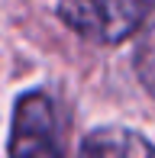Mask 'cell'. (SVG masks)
<instances>
[{"label": "cell", "instance_id": "obj_1", "mask_svg": "<svg viewBox=\"0 0 155 158\" xmlns=\"http://www.w3.org/2000/svg\"><path fill=\"white\" fill-rule=\"evenodd\" d=\"M155 10V0H61L58 16L81 39L116 45L129 39Z\"/></svg>", "mask_w": 155, "mask_h": 158}, {"label": "cell", "instance_id": "obj_2", "mask_svg": "<svg viewBox=\"0 0 155 158\" xmlns=\"http://www.w3.org/2000/svg\"><path fill=\"white\" fill-rule=\"evenodd\" d=\"M10 158H65L61 116L45 90H29L16 100L10 129Z\"/></svg>", "mask_w": 155, "mask_h": 158}, {"label": "cell", "instance_id": "obj_3", "mask_svg": "<svg viewBox=\"0 0 155 158\" xmlns=\"http://www.w3.org/2000/svg\"><path fill=\"white\" fill-rule=\"evenodd\" d=\"M78 158H155V145L132 129L103 126L81 142Z\"/></svg>", "mask_w": 155, "mask_h": 158}]
</instances>
